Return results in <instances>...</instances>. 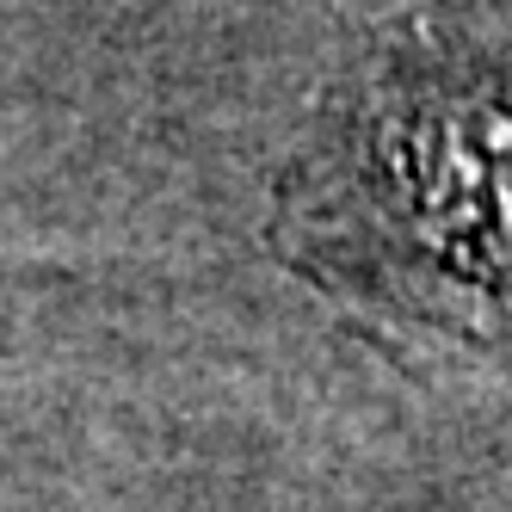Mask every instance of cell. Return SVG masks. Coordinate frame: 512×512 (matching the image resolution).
<instances>
[{
	"label": "cell",
	"instance_id": "6da1fadb",
	"mask_svg": "<svg viewBox=\"0 0 512 512\" xmlns=\"http://www.w3.org/2000/svg\"><path fill=\"white\" fill-rule=\"evenodd\" d=\"M297 272L512 377V7L395 25L284 179Z\"/></svg>",
	"mask_w": 512,
	"mask_h": 512
}]
</instances>
